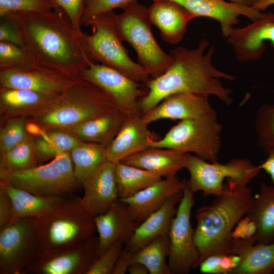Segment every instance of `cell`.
I'll return each mask as SVG.
<instances>
[{"instance_id":"14","label":"cell","mask_w":274,"mask_h":274,"mask_svg":"<svg viewBox=\"0 0 274 274\" xmlns=\"http://www.w3.org/2000/svg\"><path fill=\"white\" fill-rule=\"evenodd\" d=\"M77 80L36 63L0 68L1 87L26 89L53 96L62 93Z\"/></svg>"},{"instance_id":"4","label":"cell","mask_w":274,"mask_h":274,"mask_svg":"<svg viewBox=\"0 0 274 274\" xmlns=\"http://www.w3.org/2000/svg\"><path fill=\"white\" fill-rule=\"evenodd\" d=\"M117 109L112 99L100 88L80 78L27 120L46 130H63Z\"/></svg>"},{"instance_id":"15","label":"cell","mask_w":274,"mask_h":274,"mask_svg":"<svg viewBox=\"0 0 274 274\" xmlns=\"http://www.w3.org/2000/svg\"><path fill=\"white\" fill-rule=\"evenodd\" d=\"M226 38L238 61L247 62L260 59L267 49L266 41L274 47V12L263 13L260 18L247 26L234 28Z\"/></svg>"},{"instance_id":"46","label":"cell","mask_w":274,"mask_h":274,"mask_svg":"<svg viewBox=\"0 0 274 274\" xmlns=\"http://www.w3.org/2000/svg\"><path fill=\"white\" fill-rule=\"evenodd\" d=\"M35 143L39 162L53 158L62 153L50 142L41 136H35Z\"/></svg>"},{"instance_id":"28","label":"cell","mask_w":274,"mask_h":274,"mask_svg":"<svg viewBox=\"0 0 274 274\" xmlns=\"http://www.w3.org/2000/svg\"><path fill=\"white\" fill-rule=\"evenodd\" d=\"M255 235L250 239H236L235 254L241 257L232 274L274 273V242L256 244Z\"/></svg>"},{"instance_id":"9","label":"cell","mask_w":274,"mask_h":274,"mask_svg":"<svg viewBox=\"0 0 274 274\" xmlns=\"http://www.w3.org/2000/svg\"><path fill=\"white\" fill-rule=\"evenodd\" d=\"M185 168L189 174L186 186L191 192L201 191L203 196L215 197L225 192L224 180L228 183L247 186L261 170L259 165L248 158H233L220 163L207 161L190 153L187 154Z\"/></svg>"},{"instance_id":"3","label":"cell","mask_w":274,"mask_h":274,"mask_svg":"<svg viewBox=\"0 0 274 274\" xmlns=\"http://www.w3.org/2000/svg\"><path fill=\"white\" fill-rule=\"evenodd\" d=\"M226 186V185H225ZM254 195L251 187L228 183L225 192L209 205L195 213L194 241L199 253L197 267L208 256L217 253H232V231L246 215Z\"/></svg>"},{"instance_id":"1","label":"cell","mask_w":274,"mask_h":274,"mask_svg":"<svg viewBox=\"0 0 274 274\" xmlns=\"http://www.w3.org/2000/svg\"><path fill=\"white\" fill-rule=\"evenodd\" d=\"M2 18L12 21L23 47L40 66L77 80L82 71L94 61L84 46L83 37L76 32L59 8L44 12H18Z\"/></svg>"},{"instance_id":"5","label":"cell","mask_w":274,"mask_h":274,"mask_svg":"<svg viewBox=\"0 0 274 274\" xmlns=\"http://www.w3.org/2000/svg\"><path fill=\"white\" fill-rule=\"evenodd\" d=\"M36 225L41 255L80 248L96 236L94 217L71 196L36 218Z\"/></svg>"},{"instance_id":"17","label":"cell","mask_w":274,"mask_h":274,"mask_svg":"<svg viewBox=\"0 0 274 274\" xmlns=\"http://www.w3.org/2000/svg\"><path fill=\"white\" fill-rule=\"evenodd\" d=\"M168 1L178 3L195 18L206 17L217 20L220 24L222 36L226 38L231 34L234 26L238 24L239 16H246L254 21L260 18L263 14L253 7L227 2L224 0Z\"/></svg>"},{"instance_id":"44","label":"cell","mask_w":274,"mask_h":274,"mask_svg":"<svg viewBox=\"0 0 274 274\" xmlns=\"http://www.w3.org/2000/svg\"><path fill=\"white\" fill-rule=\"evenodd\" d=\"M257 231L256 222L248 215L243 217L236 224L232 232V238L247 239L254 237Z\"/></svg>"},{"instance_id":"8","label":"cell","mask_w":274,"mask_h":274,"mask_svg":"<svg viewBox=\"0 0 274 274\" xmlns=\"http://www.w3.org/2000/svg\"><path fill=\"white\" fill-rule=\"evenodd\" d=\"M223 126L214 109L202 116L180 120L150 147L165 148L185 153H193L211 162L218 161L221 146Z\"/></svg>"},{"instance_id":"51","label":"cell","mask_w":274,"mask_h":274,"mask_svg":"<svg viewBox=\"0 0 274 274\" xmlns=\"http://www.w3.org/2000/svg\"><path fill=\"white\" fill-rule=\"evenodd\" d=\"M130 274H147L149 271L146 266L140 262L132 263L128 269Z\"/></svg>"},{"instance_id":"30","label":"cell","mask_w":274,"mask_h":274,"mask_svg":"<svg viewBox=\"0 0 274 274\" xmlns=\"http://www.w3.org/2000/svg\"><path fill=\"white\" fill-rule=\"evenodd\" d=\"M247 215L256 223V244L274 242V186L261 184Z\"/></svg>"},{"instance_id":"18","label":"cell","mask_w":274,"mask_h":274,"mask_svg":"<svg viewBox=\"0 0 274 274\" xmlns=\"http://www.w3.org/2000/svg\"><path fill=\"white\" fill-rule=\"evenodd\" d=\"M141 115H127L117 134L106 148L107 160L117 163L150 147L153 133Z\"/></svg>"},{"instance_id":"41","label":"cell","mask_w":274,"mask_h":274,"mask_svg":"<svg viewBox=\"0 0 274 274\" xmlns=\"http://www.w3.org/2000/svg\"><path fill=\"white\" fill-rule=\"evenodd\" d=\"M124 244L121 241H117L112 245L95 259L86 274H113Z\"/></svg>"},{"instance_id":"36","label":"cell","mask_w":274,"mask_h":274,"mask_svg":"<svg viewBox=\"0 0 274 274\" xmlns=\"http://www.w3.org/2000/svg\"><path fill=\"white\" fill-rule=\"evenodd\" d=\"M26 118H14L3 123L0 130V154H3L33 136L25 129Z\"/></svg>"},{"instance_id":"26","label":"cell","mask_w":274,"mask_h":274,"mask_svg":"<svg viewBox=\"0 0 274 274\" xmlns=\"http://www.w3.org/2000/svg\"><path fill=\"white\" fill-rule=\"evenodd\" d=\"M187 154L168 148L150 147L122 162L168 178L177 176L179 171L185 168Z\"/></svg>"},{"instance_id":"21","label":"cell","mask_w":274,"mask_h":274,"mask_svg":"<svg viewBox=\"0 0 274 274\" xmlns=\"http://www.w3.org/2000/svg\"><path fill=\"white\" fill-rule=\"evenodd\" d=\"M209 96L191 92H179L164 98L142 115L146 124L160 119L182 120L202 116L213 110Z\"/></svg>"},{"instance_id":"27","label":"cell","mask_w":274,"mask_h":274,"mask_svg":"<svg viewBox=\"0 0 274 274\" xmlns=\"http://www.w3.org/2000/svg\"><path fill=\"white\" fill-rule=\"evenodd\" d=\"M126 116L117 109L63 131L82 142L96 143L107 148L117 134Z\"/></svg>"},{"instance_id":"50","label":"cell","mask_w":274,"mask_h":274,"mask_svg":"<svg viewBox=\"0 0 274 274\" xmlns=\"http://www.w3.org/2000/svg\"><path fill=\"white\" fill-rule=\"evenodd\" d=\"M25 129L28 134L33 136H40L44 130L37 123L28 120L26 123Z\"/></svg>"},{"instance_id":"37","label":"cell","mask_w":274,"mask_h":274,"mask_svg":"<svg viewBox=\"0 0 274 274\" xmlns=\"http://www.w3.org/2000/svg\"><path fill=\"white\" fill-rule=\"evenodd\" d=\"M241 261V257L238 254L217 253L204 259L198 267L204 274H232Z\"/></svg>"},{"instance_id":"7","label":"cell","mask_w":274,"mask_h":274,"mask_svg":"<svg viewBox=\"0 0 274 274\" xmlns=\"http://www.w3.org/2000/svg\"><path fill=\"white\" fill-rule=\"evenodd\" d=\"M112 11L94 16L85 22L84 25L90 26L92 32L84 33L82 38L84 46L94 61L146 84L151 77L142 65L129 57L113 23Z\"/></svg>"},{"instance_id":"23","label":"cell","mask_w":274,"mask_h":274,"mask_svg":"<svg viewBox=\"0 0 274 274\" xmlns=\"http://www.w3.org/2000/svg\"><path fill=\"white\" fill-rule=\"evenodd\" d=\"M148 13L151 24L159 29L162 40L174 45L182 40L188 23L195 18L181 5L168 0L154 1Z\"/></svg>"},{"instance_id":"6","label":"cell","mask_w":274,"mask_h":274,"mask_svg":"<svg viewBox=\"0 0 274 274\" xmlns=\"http://www.w3.org/2000/svg\"><path fill=\"white\" fill-rule=\"evenodd\" d=\"M112 17L121 40L133 48L138 62L146 69L151 78L163 74L171 64L172 58L154 37L148 8L137 2L124 9L120 14L112 11Z\"/></svg>"},{"instance_id":"32","label":"cell","mask_w":274,"mask_h":274,"mask_svg":"<svg viewBox=\"0 0 274 274\" xmlns=\"http://www.w3.org/2000/svg\"><path fill=\"white\" fill-rule=\"evenodd\" d=\"M115 178L119 199L131 197L162 179L153 173L122 161L115 164Z\"/></svg>"},{"instance_id":"29","label":"cell","mask_w":274,"mask_h":274,"mask_svg":"<svg viewBox=\"0 0 274 274\" xmlns=\"http://www.w3.org/2000/svg\"><path fill=\"white\" fill-rule=\"evenodd\" d=\"M0 186L5 189L9 198L12 217H40L70 196L39 195L2 180Z\"/></svg>"},{"instance_id":"20","label":"cell","mask_w":274,"mask_h":274,"mask_svg":"<svg viewBox=\"0 0 274 274\" xmlns=\"http://www.w3.org/2000/svg\"><path fill=\"white\" fill-rule=\"evenodd\" d=\"M115 164L107 161L82 185L84 194L79 198L80 203L94 218L106 212L119 199L115 178Z\"/></svg>"},{"instance_id":"12","label":"cell","mask_w":274,"mask_h":274,"mask_svg":"<svg viewBox=\"0 0 274 274\" xmlns=\"http://www.w3.org/2000/svg\"><path fill=\"white\" fill-rule=\"evenodd\" d=\"M194 194L186 186L168 231V265L172 274H187L197 267L199 253L194 241L191 213Z\"/></svg>"},{"instance_id":"35","label":"cell","mask_w":274,"mask_h":274,"mask_svg":"<svg viewBox=\"0 0 274 274\" xmlns=\"http://www.w3.org/2000/svg\"><path fill=\"white\" fill-rule=\"evenodd\" d=\"M255 127L259 146L267 154L274 149V104H265L258 110Z\"/></svg>"},{"instance_id":"42","label":"cell","mask_w":274,"mask_h":274,"mask_svg":"<svg viewBox=\"0 0 274 274\" xmlns=\"http://www.w3.org/2000/svg\"><path fill=\"white\" fill-rule=\"evenodd\" d=\"M53 1L66 15L76 32L82 38L84 32L81 29V21L84 9V0Z\"/></svg>"},{"instance_id":"45","label":"cell","mask_w":274,"mask_h":274,"mask_svg":"<svg viewBox=\"0 0 274 274\" xmlns=\"http://www.w3.org/2000/svg\"><path fill=\"white\" fill-rule=\"evenodd\" d=\"M0 42L14 44L23 47L18 31L12 22L8 18H1Z\"/></svg>"},{"instance_id":"39","label":"cell","mask_w":274,"mask_h":274,"mask_svg":"<svg viewBox=\"0 0 274 274\" xmlns=\"http://www.w3.org/2000/svg\"><path fill=\"white\" fill-rule=\"evenodd\" d=\"M33 63L31 57L23 47L0 42V68L20 67Z\"/></svg>"},{"instance_id":"24","label":"cell","mask_w":274,"mask_h":274,"mask_svg":"<svg viewBox=\"0 0 274 274\" xmlns=\"http://www.w3.org/2000/svg\"><path fill=\"white\" fill-rule=\"evenodd\" d=\"M56 96L26 89L1 87V122L14 118L27 119Z\"/></svg>"},{"instance_id":"53","label":"cell","mask_w":274,"mask_h":274,"mask_svg":"<svg viewBox=\"0 0 274 274\" xmlns=\"http://www.w3.org/2000/svg\"><path fill=\"white\" fill-rule=\"evenodd\" d=\"M230 2L239 4L249 7H253L258 0H229Z\"/></svg>"},{"instance_id":"49","label":"cell","mask_w":274,"mask_h":274,"mask_svg":"<svg viewBox=\"0 0 274 274\" xmlns=\"http://www.w3.org/2000/svg\"><path fill=\"white\" fill-rule=\"evenodd\" d=\"M267 158L260 164V168L264 170L270 176L274 183V149L267 153Z\"/></svg>"},{"instance_id":"13","label":"cell","mask_w":274,"mask_h":274,"mask_svg":"<svg viewBox=\"0 0 274 274\" xmlns=\"http://www.w3.org/2000/svg\"><path fill=\"white\" fill-rule=\"evenodd\" d=\"M80 78L100 88L126 115H142L139 101L148 92L146 84L136 82L114 68L94 61L82 71Z\"/></svg>"},{"instance_id":"34","label":"cell","mask_w":274,"mask_h":274,"mask_svg":"<svg viewBox=\"0 0 274 274\" xmlns=\"http://www.w3.org/2000/svg\"><path fill=\"white\" fill-rule=\"evenodd\" d=\"M39 162L35 136L0 154V176L19 172L37 165Z\"/></svg>"},{"instance_id":"43","label":"cell","mask_w":274,"mask_h":274,"mask_svg":"<svg viewBox=\"0 0 274 274\" xmlns=\"http://www.w3.org/2000/svg\"><path fill=\"white\" fill-rule=\"evenodd\" d=\"M46 131L49 138L48 141L62 153H70L83 142L73 135L63 130L55 129Z\"/></svg>"},{"instance_id":"33","label":"cell","mask_w":274,"mask_h":274,"mask_svg":"<svg viewBox=\"0 0 274 274\" xmlns=\"http://www.w3.org/2000/svg\"><path fill=\"white\" fill-rule=\"evenodd\" d=\"M168 251V235H162L133 252L131 262L145 265L149 274H172L166 262Z\"/></svg>"},{"instance_id":"40","label":"cell","mask_w":274,"mask_h":274,"mask_svg":"<svg viewBox=\"0 0 274 274\" xmlns=\"http://www.w3.org/2000/svg\"><path fill=\"white\" fill-rule=\"evenodd\" d=\"M139 0H84V9L81 21V25L90 18L105 13L115 8L123 10L137 3Z\"/></svg>"},{"instance_id":"38","label":"cell","mask_w":274,"mask_h":274,"mask_svg":"<svg viewBox=\"0 0 274 274\" xmlns=\"http://www.w3.org/2000/svg\"><path fill=\"white\" fill-rule=\"evenodd\" d=\"M57 8L53 0H0V17L18 12H44Z\"/></svg>"},{"instance_id":"10","label":"cell","mask_w":274,"mask_h":274,"mask_svg":"<svg viewBox=\"0 0 274 274\" xmlns=\"http://www.w3.org/2000/svg\"><path fill=\"white\" fill-rule=\"evenodd\" d=\"M0 180L46 196H70L81 186L74 176L70 152L59 154L47 163L0 176Z\"/></svg>"},{"instance_id":"2","label":"cell","mask_w":274,"mask_h":274,"mask_svg":"<svg viewBox=\"0 0 274 274\" xmlns=\"http://www.w3.org/2000/svg\"><path fill=\"white\" fill-rule=\"evenodd\" d=\"M209 46V42L203 39L195 49L179 46L170 51L172 61L169 67L146 83L148 92L139 101L142 115L166 97L179 92L214 95L227 106L232 104V90L224 87L220 79L233 81L235 77L214 66L212 57L215 47L212 46L206 51Z\"/></svg>"},{"instance_id":"48","label":"cell","mask_w":274,"mask_h":274,"mask_svg":"<svg viewBox=\"0 0 274 274\" xmlns=\"http://www.w3.org/2000/svg\"><path fill=\"white\" fill-rule=\"evenodd\" d=\"M133 252L124 248L115 264L113 274H125L131 264Z\"/></svg>"},{"instance_id":"47","label":"cell","mask_w":274,"mask_h":274,"mask_svg":"<svg viewBox=\"0 0 274 274\" xmlns=\"http://www.w3.org/2000/svg\"><path fill=\"white\" fill-rule=\"evenodd\" d=\"M12 218L9 198L5 189L0 186V227Z\"/></svg>"},{"instance_id":"19","label":"cell","mask_w":274,"mask_h":274,"mask_svg":"<svg viewBox=\"0 0 274 274\" xmlns=\"http://www.w3.org/2000/svg\"><path fill=\"white\" fill-rule=\"evenodd\" d=\"M186 180H181L177 175L161 179L124 199H119L126 204L131 218L139 224L150 214L161 208L170 196L182 192Z\"/></svg>"},{"instance_id":"52","label":"cell","mask_w":274,"mask_h":274,"mask_svg":"<svg viewBox=\"0 0 274 274\" xmlns=\"http://www.w3.org/2000/svg\"><path fill=\"white\" fill-rule=\"evenodd\" d=\"M272 5H274V0H258L253 7L261 11L265 10Z\"/></svg>"},{"instance_id":"22","label":"cell","mask_w":274,"mask_h":274,"mask_svg":"<svg viewBox=\"0 0 274 274\" xmlns=\"http://www.w3.org/2000/svg\"><path fill=\"white\" fill-rule=\"evenodd\" d=\"M94 221L98 234V256L117 241L126 244L139 224L130 216L126 204L119 199L106 212L95 217Z\"/></svg>"},{"instance_id":"11","label":"cell","mask_w":274,"mask_h":274,"mask_svg":"<svg viewBox=\"0 0 274 274\" xmlns=\"http://www.w3.org/2000/svg\"><path fill=\"white\" fill-rule=\"evenodd\" d=\"M36 218L12 217L0 227V273H27L41 255Z\"/></svg>"},{"instance_id":"16","label":"cell","mask_w":274,"mask_h":274,"mask_svg":"<svg viewBox=\"0 0 274 274\" xmlns=\"http://www.w3.org/2000/svg\"><path fill=\"white\" fill-rule=\"evenodd\" d=\"M98 256V239L95 236L82 247L41 255L28 273L86 274Z\"/></svg>"},{"instance_id":"31","label":"cell","mask_w":274,"mask_h":274,"mask_svg":"<svg viewBox=\"0 0 274 274\" xmlns=\"http://www.w3.org/2000/svg\"><path fill=\"white\" fill-rule=\"evenodd\" d=\"M70 155L74 176L82 186L108 161L106 147L96 143L83 142Z\"/></svg>"},{"instance_id":"25","label":"cell","mask_w":274,"mask_h":274,"mask_svg":"<svg viewBox=\"0 0 274 274\" xmlns=\"http://www.w3.org/2000/svg\"><path fill=\"white\" fill-rule=\"evenodd\" d=\"M182 196L183 191L174 194L161 208L141 222L125 247L134 252L156 237L168 234L177 204Z\"/></svg>"}]
</instances>
